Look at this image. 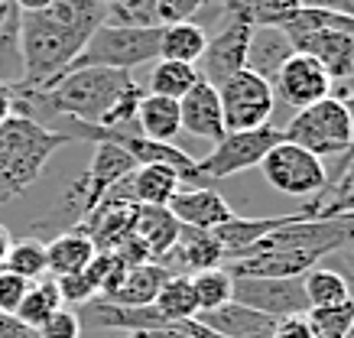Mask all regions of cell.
<instances>
[{"label": "cell", "instance_id": "cell-20", "mask_svg": "<svg viewBox=\"0 0 354 338\" xmlns=\"http://www.w3.org/2000/svg\"><path fill=\"white\" fill-rule=\"evenodd\" d=\"M172 273L162 267V263L150 261V263H133L124 270L114 290L101 296V299H108L114 306H153L156 293H160V286L169 280Z\"/></svg>", "mask_w": 354, "mask_h": 338}, {"label": "cell", "instance_id": "cell-11", "mask_svg": "<svg viewBox=\"0 0 354 338\" xmlns=\"http://www.w3.org/2000/svg\"><path fill=\"white\" fill-rule=\"evenodd\" d=\"M296 53L315 59L325 68V75L335 82L354 75V36L338 30H286Z\"/></svg>", "mask_w": 354, "mask_h": 338}, {"label": "cell", "instance_id": "cell-4", "mask_svg": "<svg viewBox=\"0 0 354 338\" xmlns=\"http://www.w3.org/2000/svg\"><path fill=\"white\" fill-rule=\"evenodd\" d=\"M283 131V140L296 143L302 150H309L312 156H344L348 150V143H351V120H348V111L338 98H322L309 104V108H302L292 114V120L286 127H279Z\"/></svg>", "mask_w": 354, "mask_h": 338}, {"label": "cell", "instance_id": "cell-45", "mask_svg": "<svg viewBox=\"0 0 354 338\" xmlns=\"http://www.w3.org/2000/svg\"><path fill=\"white\" fill-rule=\"evenodd\" d=\"M10 231L3 228V225H0V267H3V261H7V251H10Z\"/></svg>", "mask_w": 354, "mask_h": 338}, {"label": "cell", "instance_id": "cell-21", "mask_svg": "<svg viewBox=\"0 0 354 338\" xmlns=\"http://www.w3.org/2000/svg\"><path fill=\"white\" fill-rule=\"evenodd\" d=\"M120 186L127 192L130 205L166 208L172 202V196L183 189V179L166 166H137L127 179H120Z\"/></svg>", "mask_w": 354, "mask_h": 338}, {"label": "cell", "instance_id": "cell-15", "mask_svg": "<svg viewBox=\"0 0 354 338\" xmlns=\"http://www.w3.org/2000/svg\"><path fill=\"white\" fill-rule=\"evenodd\" d=\"M133 169H137V163H133L120 147H114V143H95V156H91V163H88L85 176H82V189H85V212L88 215H91V212L97 208V202L108 196L120 179H127Z\"/></svg>", "mask_w": 354, "mask_h": 338}, {"label": "cell", "instance_id": "cell-28", "mask_svg": "<svg viewBox=\"0 0 354 338\" xmlns=\"http://www.w3.org/2000/svg\"><path fill=\"white\" fill-rule=\"evenodd\" d=\"M153 306H156L169 322L195 319L198 316V303H195V293H192V280H189L185 273H172L169 280L160 286V293H156Z\"/></svg>", "mask_w": 354, "mask_h": 338}, {"label": "cell", "instance_id": "cell-26", "mask_svg": "<svg viewBox=\"0 0 354 338\" xmlns=\"http://www.w3.org/2000/svg\"><path fill=\"white\" fill-rule=\"evenodd\" d=\"M198 68L185 66V62H166V59H156V66L150 72V85H147V95H160V98H172L183 101L195 85H198Z\"/></svg>", "mask_w": 354, "mask_h": 338}, {"label": "cell", "instance_id": "cell-31", "mask_svg": "<svg viewBox=\"0 0 354 338\" xmlns=\"http://www.w3.org/2000/svg\"><path fill=\"white\" fill-rule=\"evenodd\" d=\"M306 322L312 328V338H344L354 322V303L344 299L338 306H322V309H309Z\"/></svg>", "mask_w": 354, "mask_h": 338}, {"label": "cell", "instance_id": "cell-10", "mask_svg": "<svg viewBox=\"0 0 354 338\" xmlns=\"http://www.w3.org/2000/svg\"><path fill=\"white\" fill-rule=\"evenodd\" d=\"M277 104H290L292 111H302L332 95V78L325 75V68L309 59V55H290L286 66L277 72V78L270 82Z\"/></svg>", "mask_w": 354, "mask_h": 338}, {"label": "cell", "instance_id": "cell-3", "mask_svg": "<svg viewBox=\"0 0 354 338\" xmlns=\"http://www.w3.org/2000/svg\"><path fill=\"white\" fill-rule=\"evenodd\" d=\"M156 59H160V26H127V23L104 20L65 72H75V68L130 72V68L156 62Z\"/></svg>", "mask_w": 354, "mask_h": 338}, {"label": "cell", "instance_id": "cell-14", "mask_svg": "<svg viewBox=\"0 0 354 338\" xmlns=\"http://www.w3.org/2000/svg\"><path fill=\"white\" fill-rule=\"evenodd\" d=\"M166 208L172 212V218L179 221V225H185V228H202V231H215L234 218V208L208 186L179 189Z\"/></svg>", "mask_w": 354, "mask_h": 338}, {"label": "cell", "instance_id": "cell-16", "mask_svg": "<svg viewBox=\"0 0 354 338\" xmlns=\"http://www.w3.org/2000/svg\"><path fill=\"white\" fill-rule=\"evenodd\" d=\"M179 118H183V131L202 140L218 143L225 137V114H221V101H218V88H212L208 82L198 85L179 101Z\"/></svg>", "mask_w": 354, "mask_h": 338}, {"label": "cell", "instance_id": "cell-8", "mask_svg": "<svg viewBox=\"0 0 354 338\" xmlns=\"http://www.w3.org/2000/svg\"><path fill=\"white\" fill-rule=\"evenodd\" d=\"M234 303L247 306L273 322L309 312L302 276H279V280H273V276H234Z\"/></svg>", "mask_w": 354, "mask_h": 338}, {"label": "cell", "instance_id": "cell-32", "mask_svg": "<svg viewBox=\"0 0 354 338\" xmlns=\"http://www.w3.org/2000/svg\"><path fill=\"white\" fill-rule=\"evenodd\" d=\"M205 7H208V0H153V20H156V26L189 23Z\"/></svg>", "mask_w": 354, "mask_h": 338}, {"label": "cell", "instance_id": "cell-1", "mask_svg": "<svg viewBox=\"0 0 354 338\" xmlns=\"http://www.w3.org/2000/svg\"><path fill=\"white\" fill-rule=\"evenodd\" d=\"M104 20L101 0H53L43 13H20V78L13 88L39 91L55 82Z\"/></svg>", "mask_w": 354, "mask_h": 338}, {"label": "cell", "instance_id": "cell-47", "mask_svg": "<svg viewBox=\"0 0 354 338\" xmlns=\"http://www.w3.org/2000/svg\"><path fill=\"white\" fill-rule=\"evenodd\" d=\"M344 338H354V322H351V328H348V335H344Z\"/></svg>", "mask_w": 354, "mask_h": 338}, {"label": "cell", "instance_id": "cell-18", "mask_svg": "<svg viewBox=\"0 0 354 338\" xmlns=\"http://www.w3.org/2000/svg\"><path fill=\"white\" fill-rule=\"evenodd\" d=\"M296 55L286 30L279 26H250V39H247V72L260 75L263 82H273L277 72L286 66V59Z\"/></svg>", "mask_w": 354, "mask_h": 338}, {"label": "cell", "instance_id": "cell-24", "mask_svg": "<svg viewBox=\"0 0 354 338\" xmlns=\"http://www.w3.org/2000/svg\"><path fill=\"white\" fill-rule=\"evenodd\" d=\"M205 36L202 23H169L160 26V59L166 62H185V66H198V59L205 53Z\"/></svg>", "mask_w": 354, "mask_h": 338}, {"label": "cell", "instance_id": "cell-34", "mask_svg": "<svg viewBox=\"0 0 354 338\" xmlns=\"http://www.w3.org/2000/svg\"><path fill=\"white\" fill-rule=\"evenodd\" d=\"M124 338H215V332L198 326L195 319H185V322H169V326L143 328V332H127Z\"/></svg>", "mask_w": 354, "mask_h": 338}, {"label": "cell", "instance_id": "cell-43", "mask_svg": "<svg viewBox=\"0 0 354 338\" xmlns=\"http://www.w3.org/2000/svg\"><path fill=\"white\" fill-rule=\"evenodd\" d=\"M302 7H315V10H338V13H354L348 0H299Z\"/></svg>", "mask_w": 354, "mask_h": 338}, {"label": "cell", "instance_id": "cell-17", "mask_svg": "<svg viewBox=\"0 0 354 338\" xmlns=\"http://www.w3.org/2000/svg\"><path fill=\"white\" fill-rule=\"evenodd\" d=\"M130 238L147 251L150 261L160 263L172 251V244L179 238V221L172 218L169 208H153V205H133L130 215Z\"/></svg>", "mask_w": 354, "mask_h": 338}, {"label": "cell", "instance_id": "cell-7", "mask_svg": "<svg viewBox=\"0 0 354 338\" xmlns=\"http://www.w3.org/2000/svg\"><path fill=\"white\" fill-rule=\"evenodd\" d=\"M260 169H263V179L283 196H319L328 182V169L322 160L290 140H279L263 156Z\"/></svg>", "mask_w": 354, "mask_h": 338}, {"label": "cell", "instance_id": "cell-33", "mask_svg": "<svg viewBox=\"0 0 354 338\" xmlns=\"http://www.w3.org/2000/svg\"><path fill=\"white\" fill-rule=\"evenodd\" d=\"M332 91H335L332 98H338V101L344 104V111H348V120H351V143H348L344 156H338V160H335V169L328 173V182H332L335 176L342 173L344 166H348V163L354 160V75H351V78H344V82H335ZM328 182H325V186H328Z\"/></svg>", "mask_w": 354, "mask_h": 338}, {"label": "cell", "instance_id": "cell-12", "mask_svg": "<svg viewBox=\"0 0 354 338\" xmlns=\"http://www.w3.org/2000/svg\"><path fill=\"white\" fill-rule=\"evenodd\" d=\"M296 218H319V198L309 202V205L296 208V212H290V215H277V218H241V215H234L227 225L215 228L212 234H215L218 244H221L225 261H231V257H237L241 251H247L250 244L263 241L267 234H273L277 228H283V225H290V221H296Z\"/></svg>", "mask_w": 354, "mask_h": 338}, {"label": "cell", "instance_id": "cell-2", "mask_svg": "<svg viewBox=\"0 0 354 338\" xmlns=\"http://www.w3.org/2000/svg\"><path fill=\"white\" fill-rule=\"evenodd\" d=\"M65 133L49 131L43 120L10 114L0 124V205L23 196L43 176L55 153L68 147Z\"/></svg>", "mask_w": 354, "mask_h": 338}, {"label": "cell", "instance_id": "cell-22", "mask_svg": "<svg viewBox=\"0 0 354 338\" xmlns=\"http://www.w3.org/2000/svg\"><path fill=\"white\" fill-rule=\"evenodd\" d=\"M95 244L82 228L59 231L49 244H46V273L49 276H68V273H82L88 263L95 261Z\"/></svg>", "mask_w": 354, "mask_h": 338}, {"label": "cell", "instance_id": "cell-36", "mask_svg": "<svg viewBox=\"0 0 354 338\" xmlns=\"http://www.w3.org/2000/svg\"><path fill=\"white\" fill-rule=\"evenodd\" d=\"M36 335L39 338H82V316L62 306L49 322H43V326L36 328Z\"/></svg>", "mask_w": 354, "mask_h": 338}, {"label": "cell", "instance_id": "cell-42", "mask_svg": "<svg viewBox=\"0 0 354 338\" xmlns=\"http://www.w3.org/2000/svg\"><path fill=\"white\" fill-rule=\"evenodd\" d=\"M13 104H17V98H13L10 82H3V78H0V124L13 114Z\"/></svg>", "mask_w": 354, "mask_h": 338}, {"label": "cell", "instance_id": "cell-9", "mask_svg": "<svg viewBox=\"0 0 354 338\" xmlns=\"http://www.w3.org/2000/svg\"><path fill=\"white\" fill-rule=\"evenodd\" d=\"M247 39L250 26L241 20H221V30L208 36L205 53L198 59V78L208 82L212 88H221L231 75H237L247 66Z\"/></svg>", "mask_w": 354, "mask_h": 338}, {"label": "cell", "instance_id": "cell-30", "mask_svg": "<svg viewBox=\"0 0 354 338\" xmlns=\"http://www.w3.org/2000/svg\"><path fill=\"white\" fill-rule=\"evenodd\" d=\"M3 270L17 273L23 280H39L46 276V241L39 238H23L17 244H10L7 251V261H3Z\"/></svg>", "mask_w": 354, "mask_h": 338}, {"label": "cell", "instance_id": "cell-13", "mask_svg": "<svg viewBox=\"0 0 354 338\" xmlns=\"http://www.w3.org/2000/svg\"><path fill=\"white\" fill-rule=\"evenodd\" d=\"M162 267L169 273H185L192 276L198 270H212V267H225V251L212 231L202 228H185L179 225V238L172 244V251L162 257Z\"/></svg>", "mask_w": 354, "mask_h": 338}, {"label": "cell", "instance_id": "cell-48", "mask_svg": "<svg viewBox=\"0 0 354 338\" xmlns=\"http://www.w3.org/2000/svg\"><path fill=\"white\" fill-rule=\"evenodd\" d=\"M342 218H348V221H354V212H351V215H342Z\"/></svg>", "mask_w": 354, "mask_h": 338}, {"label": "cell", "instance_id": "cell-38", "mask_svg": "<svg viewBox=\"0 0 354 338\" xmlns=\"http://www.w3.org/2000/svg\"><path fill=\"white\" fill-rule=\"evenodd\" d=\"M270 338H312V328L306 322V316H290V319H279Z\"/></svg>", "mask_w": 354, "mask_h": 338}, {"label": "cell", "instance_id": "cell-19", "mask_svg": "<svg viewBox=\"0 0 354 338\" xmlns=\"http://www.w3.org/2000/svg\"><path fill=\"white\" fill-rule=\"evenodd\" d=\"M195 322L221 338H270L273 326H277L273 319L260 316V312H254V309H247L241 303H227L215 312H198Z\"/></svg>", "mask_w": 354, "mask_h": 338}, {"label": "cell", "instance_id": "cell-44", "mask_svg": "<svg viewBox=\"0 0 354 338\" xmlns=\"http://www.w3.org/2000/svg\"><path fill=\"white\" fill-rule=\"evenodd\" d=\"M10 3L20 13H43V10H49V7H53V0H10Z\"/></svg>", "mask_w": 354, "mask_h": 338}, {"label": "cell", "instance_id": "cell-25", "mask_svg": "<svg viewBox=\"0 0 354 338\" xmlns=\"http://www.w3.org/2000/svg\"><path fill=\"white\" fill-rule=\"evenodd\" d=\"M59 309H62V296H59L55 280L53 276H39V280L30 283V290L23 296V303L17 306L13 319H20L23 326H30V328H39L43 322H49Z\"/></svg>", "mask_w": 354, "mask_h": 338}, {"label": "cell", "instance_id": "cell-46", "mask_svg": "<svg viewBox=\"0 0 354 338\" xmlns=\"http://www.w3.org/2000/svg\"><path fill=\"white\" fill-rule=\"evenodd\" d=\"M101 3H104V7L111 10V7H120V3H127V0H101Z\"/></svg>", "mask_w": 354, "mask_h": 338}, {"label": "cell", "instance_id": "cell-40", "mask_svg": "<svg viewBox=\"0 0 354 338\" xmlns=\"http://www.w3.org/2000/svg\"><path fill=\"white\" fill-rule=\"evenodd\" d=\"M17 33H20V10L13 7L10 0H0V39Z\"/></svg>", "mask_w": 354, "mask_h": 338}, {"label": "cell", "instance_id": "cell-41", "mask_svg": "<svg viewBox=\"0 0 354 338\" xmlns=\"http://www.w3.org/2000/svg\"><path fill=\"white\" fill-rule=\"evenodd\" d=\"M0 338H39V335H36V328L23 326L20 319L0 316Z\"/></svg>", "mask_w": 354, "mask_h": 338}, {"label": "cell", "instance_id": "cell-6", "mask_svg": "<svg viewBox=\"0 0 354 338\" xmlns=\"http://www.w3.org/2000/svg\"><path fill=\"white\" fill-rule=\"evenodd\" d=\"M218 101H221L227 133L267 127L273 111H277V98H273L270 82H263L260 75L247 72V68H241L237 75H231L225 85L218 88Z\"/></svg>", "mask_w": 354, "mask_h": 338}, {"label": "cell", "instance_id": "cell-35", "mask_svg": "<svg viewBox=\"0 0 354 338\" xmlns=\"http://www.w3.org/2000/svg\"><path fill=\"white\" fill-rule=\"evenodd\" d=\"M55 286H59V296H62V306H85L95 299V286H91V280L85 276V270L82 273H68V276H53Z\"/></svg>", "mask_w": 354, "mask_h": 338}, {"label": "cell", "instance_id": "cell-5", "mask_svg": "<svg viewBox=\"0 0 354 338\" xmlns=\"http://www.w3.org/2000/svg\"><path fill=\"white\" fill-rule=\"evenodd\" d=\"M283 140V131L267 124V127H257V131H241V133H225L221 140L212 147L208 156L195 160V173H198V186H208V182H221V179H231V176L244 173V169H254V166L263 163L277 143Z\"/></svg>", "mask_w": 354, "mask_h": 338}, {"label": "cell", "instance_id": "cell-37", "mask_svg": "<svg viewBox=\"0 0 354 338\" xmlns=\"http://www.w3.org/2000/svg\"><path fill=\"white\" fill-rule=\"evenodd\" d=\"M26 290H30V280H23V276L0 267V316H13L17 306L23 303Z\"/></svg>", "mask_w": 354, "mask_h": 338}, {"label": "cell", "instance_id": "cell-39", "mask_svg": "<svg viewBox=\"0 0 354 338\" xmlns=\"http://www.w3.org/2000/svg\"><path fill=\"white\" fill-rule=\"evenodd\" d=\"M338 273H342V280H344V286H348V299L354 303V241L351 244H344V247H338Z\"/></svg>", "mask_w": 354, "mask_h": 338}, {"label": "cell", "instance_id": "cell-49", "mask_svg": "<svg viewBox=\"0 0 354 338\" xmlns=\"http://www.w3.org/2000/svg\"><path fill=\"white\" fill-rule=\"evenodd\" d=\"M348 3H351V10H354V0H348Z\"/></svg>", "mask_w": 354, "mask_h": 338}, {"label": "cell", "instance_id": "cell-23", "mask_svg": "<svg viewBox=\"0 0 354 338\" xmlns=\"http://www.w3.org/2000/svg\"><path fill=\"white\" fill-rule=\"evenodd\" d=\"M137 131L147 140L172 143L183 133V118H179V101L160 98V95H143L137 108Z\"/></svg>", "mask_w": 354, "mask_h": 338}, {"label": "cell", "instance_id": "cell-27", "mask_svg": "<svg viewBox=\"0 0 354 338\" xmlns=\"http://www.w3.org/2000/svg\"><path fill=\"white\" fill-rule=\"evenodd\" d=\"M192 280V293L198 303V312H215L221 306L234 303V276L225 267H212V270H198L189 276Z\"/></svg>", "mask_w": 354, "mask_h": 338}, {"label": "cell", "instance_id": "cell-29", "mask_svg": "<svg viewBox=\"0 0 354 338\" xmlns=\"http://www.w3.org/2000/svg\"><path fill=\"white\" fill-rule=\"evenodd\" d=\"M302 290H306L309 309L338 306L348 299V286H344L342 273L335 267H312L309 273H302Z\"/></svg>", "mask_w": 354, "mask_h": 338}]
</instances>
